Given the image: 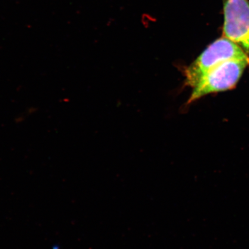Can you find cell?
<instances>
[{"label":"cell","instance_id":"1","mask_svg":"<svg viewBox=\"0 0 249 249\" xmlns=\"http://www.w3.org/2000/svg\"><path fill=\"white\" fill-rule=\"evenodd\" d=\"M249 58L234 43L223 36L204 50L185 70V85L194 87L205 74L224 61L231 59Z\"/></svg>","mask_w":249,"mask_h":249},{"label":"cell","instance_id":"3","mask_svg":"<svg viewBox=\"0 0 249 249\" xmlns=\"http://www.w3.org/2000/svg\"><path fill=\"white\" fill-rule=\"evenodd\" d=\"M223 36L237 45L249 58V1L226 0Z\"/></svg>","mask_w":249,"mask_h":249},{"label":"cell","instance_id":"2","mask_svg":"<svg viewBox=\"0 0 249 249\" xmlns=\"http://www.w3.org/2000/svg\"><path fill=\"white\" fill-rule=\"evenodd\" d=\"M249 65V58L231 59L218 65L205 74L194 87L188 104L210 93L225 91L233 88Z\"/></svg>","mask_w":249,"mask_h":249}]
</instances>
